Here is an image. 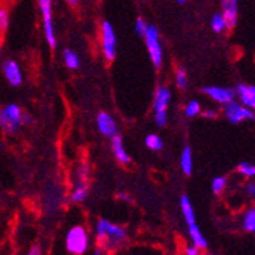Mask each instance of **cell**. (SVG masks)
<instances>
[{
  "instance_id": "24",
  "label": "cell",
  "mask_w": 255,
  "mask_h": 255,
  "mask_svg": "<svg viewBox=\"0 0 255 255\" xmlns=\"http://www.w3.org/2000/svg\"><path fill=\"white\" fill-rule=\"evenodd\" d=\"M238 171L240 172L244 177L253 179V177H255V163H253V162L239 163Z\"/></svg>"
},
{
  "instance_id": "32",
  "label": "cell",
  "mask_w": 255,
  "mask_h": 255,
  "mask_svg": "<svg viewBox=\"0 0 255 255\" xmlns=\"http://www.w3.org/2000/svg\"><path fill=\"white\" fill-rule=\"evenodd\" d=\"M247 191H248V194L252 195L253 199H254V202H255V183L248 184Z\"/></svg>"
},
{
  "instance_id": "5",
  "label": "cell",
  "mask_w": 255,
  "mask_h": 255,
  "mask_svg": "<svg viewBox=\"0 0 255 255\" xmlns=\"http://www.w3.org/2000/svg\"><path fill=\"white\" fill-rule=\"evenodd\" d=\"M171 101V91L166 86H159L154 92L153 110L154 120L158 127L163 128L167 124V108Z\"/></svg>"
},
{
  "instance_id": "13",
  "label": "cell",
  "mask_w": 255,
  "mask_h": 255,
  "mask_svg": "<svg viewBox=\"0 0 255 255\" xmlns=\"http://www.w3.org/2000/svg\"><path fill=\"white\" fill-rule=\"evenodd\" d=\"M236 97L244 106L252 109L255 113V86L254 84L239 83L235 88Z\"/></svg>"
},
{
  "instance_id": "6",
  "label": "cell",
  "mask_w": 255,
  "mask_h": 255,
  "mask_svg": "<svg viewBox=\"0 0 255 255\" xmlns=\"http://www.w3.org/2000/svg\"><path fill=\"white\" fill-rule=\"evenodd\" d=\"M223 115L231 124L238 125L244 122H254L255 113L252 109L244 106L236 100H232L229 104L223 105Z\"/></svg>"
},
{
  "instance_id": "22",
  "label": "cell",
  "mask_w": 255,
  "mask_h": 255,
  "mask_svg": "<svg viewBox=\"0 0 255 255\" xmlns=\"http://www.w3.org/2000/svg\"><path fill=\"white\" fill-rule=\"evenodd\" d=\"M144 143L149 149H152V151H161L163 148L162 138L159 135H157V134H148V135L145 136Z\"/></svg>"
},
{
  "instance_id": "33",
  "label": "cell",
  "mask_w": 255,
  "mask_h": 255,
  "mask_svg": "<svg viewBox=\"0 0 255 255\" xmlns=\"http://www.w3.org/2000/svg\"><path fill=\"white\" fill-rule=\"evenodd\" d=\"M118 198L122 200H129V195L125 194V193H119V194H118Z\"/></svg>"
},
{
  "instance_id": "18",
  "label": "cell",
  "mask_w": 255,
  "mask_h": 255,
  "mask_svg": "<svg viewBox=\"0 0 255 255\" xmlns=\"http://www.w3.org/2000/svg\"><path fill=\"white\" fill-rule=\"evenodd\" d=\"M63 60L64 64L67 65L68 69L76 70L81 67V60L76 51H73L72 49H65L63 51Z\"/></svg>"
},
{
  "instance_id": "21",
  "label": "cell",
  "mask_w": 255,
  "mask_h": 255,
  "mask_svg": "<svg viewBox=\"0 0 255 255\" xmlns=\"http://www.w3.org/2000/svg\"><path fill=\"white\" fill-rule=\"evenodd\" d=\"M211 28H212V31L216 32V33H222V32L226 31L227 29L226 20H225V18H223L222 13L217 12L212 15Z\"/></svg>"
},
{
  "instance_id": "31",
  "label": "cell",
  "mask_w": 255,
  "mask_h": 255,
  "mask_svg": "<svg viewBox=\"0 0 255 255\" xmlns=\"http://www.w3.org/2000/svg\"><path fill=\"white\" fill-rule=\"evenodd\" d=\"M185 255H202V249L195 245H190L185 249Z\"/></svg>"
},
{
  "instance_id": "28",
  "label": "cell",
  "mask_w": 255,
  "mask_h": 255,
  "mask_svg": "<svg viewBox=\"0 0 255 255\" xmlns=\"http://www.w3.org/2000/svg\"><path fill=\"white\" fill-rule=\"evenodd\" d=\"M147 24L148 23L145 22L144 19H143V18H138V19L135 20V27H134V28H135L136 35H139L143 37V35H144V32H145V28H147Z\"/></svg>"
},
{
  "instance_id": "7",
  "label": "cell",
  "mask_w": 255,
  "mask_h": 255,
  "mask_svg": "<svg viewBox=\"0 0 255 255\" xmlns=\"http://www.w3.org/2000/svg\"><path fill=\"white\" fill-rule=\"evenodd\" d=\"M40 6L41 17H42V26H44V33L46 42L51 49L56 47L58 40H56L55 28L52 22V0H37Z\"/></svg>"
},
{
  "instance_id": "30",
  "label": "cell",
  "mask_w": 255,
  "mask_h": 255,
  "mask_svg": "<svg viewBox=\"0 0 255 255\" xmlns=\"http://www.w3.org/2000/svg\"><path fill=\"white\" fill-rule=\"evenodd\" d=\"M26 255H42V249L38 244H35V245H32L31 248L28 249V252L26 253Z\"/></svg>"
},
{
  "instance_id": "36",
  "label": "cell",
  "mask_w": 255,
  "mask_h": 255,
  "mask_svg": "<svg viewBox=\"0 0 255 255\" xmlns=\"http://www.w3.org/2000/svg\"><path fill=\"white\" fill-rule=\"evenodd\" d=\"M186 1H188V0H176V3L179 4V5H184V4H185Z\"/></svg>"
},
{
  "instance_id": "1",
  "label": "cell",
  "mask_w": 255,
  "mask_h": 255,
  "mask_svg": "<svg viewBox=\"0 0 255 255\" xmlns=\"http://www.w3.org/2000/svg\"><path fill=\"white\" fill-rule=\"evenodd\" d=\"M96 244L104 253H111L122 248L128 241V231L120 225L100 218L95 226Z\"/></svg>"
},
{
  "instance_id": "4",
  "label": "cell",
  "mask_w": 255,
  "mask_h": 255,
  "mask_svg": "<svg viewBox=\"0 0 255 255\" xmlns=\"http://www.w3.org/2000/svg\"><path fill=\"white\" fill-rule=\"evenodd\" d=\"M145 46H147L148 54L151 58L152 63L154 67L158 69L162 65L163 61V51H162V45H161V40H159V31L157 29L156 26L153 24H147L144 35Z\"/></svg>"
},
{
  "instance_id": "34",
  "label": "cell",
  "mask_w": 255,
  "mask_h": 255,
  "mask_svg": "<svg viewBox=\"0 0 255 255\" xmlns=\"http://www.w3.org/2000/svg\"><path fill=\"white\" fill-rule=\"evenodd\" d=\"M64 1H67V3L72 6H77L78 5L79 0H64Z\"/></svg>"
},
{
  "instance_id": "11",
  "label": "cell",
  "mask_w": 255,
  "mask_h": 255,
  "mask_svg": "<svg viewBox=\"0 0 255 255\" xmlns=\"http://www.w3.org/2000/svg\"><path fill=\"white\" fill-rule=\"evenodd\" d=\"M221 8L227 29L235 28L239 20V0H221Z\"/></svg>"
},
{
  "instance_id": "8",
  "label": "cell",
  "mask_w": 255,
  "mask_h": 255,
  "mask_svg": "<svg viewBox=\"0 0 255 255\" xmlns=\"http://www.w3.org/2000/svg\"><path fill=\"white\" fill-rule=\"evenodd\" d=\"M101 46L105 59L113 61L118 52V40L115 29L109 20H105L101 24Z\"/></svg>"
},
{
  "instance_id": "14",
  "label": "cell",
  "mask_w": 255,
  "mask_h": 255,
  "mask_svg": "<svg viewBox=\"0 0 255 255\" xmlns=\"http://www.w3.org/2000/svg\"><path fill=\"white\" fill-rule=\"evenodd\" d=\"M111 149H113V153L118 162L122 165H128L130 162V156L125 149L123 136L120 134H116L115 136L111 138Z\"/></svg>"
},
{
  "instance_id": "23",
  "label": "cell",
  "mask_w": 255,
  "mask_h": 255,
  "mask_svg": "<svg viewBox=\"0 0 255 255\" xmlns=\"http://www.w3.org/2000/svg\"><path fill=\"white\" fill-rule=\"evenodd\" d=\"M227 186V179L225 176H216L212 180V191L213 194L221 195Z\"/></svg>"
},
{
  "instance_id": "25",
  "label": "cell",
  "mask_w": 255,
  "mask_h": 255,
  "mask_svg": "<svg viewBox=\"0 0 255 255\" xmlns=\"http://www.w3.org/2000/svg\"><path fill=\"white\" fill-rule=\"evenodd\" d=\"M200 113H202V106H200V104L198 101L191 100V101H189L188 104H186L185 115L188 116V118H194V116L199 115Z\"/></svg>"
},
{
  "instance_id": "26",
  "label": "cell",
  "mask_w": 255,
  "mask_h": 255,
  "mask_svg": "<svg viewBox=\"0 0 255 255\" xmlns=\"http://www.w3.org/2000/svg\"><path fill=\"white\" fill-rule=\"evenodd\" d=\"M175 81H176V86L181 90H185L186 86H188V74L184 69L179 68L176 70V74H175Z\"/></svg>"
},
{
  "instance_id": "2",
  "label": "cell",
  "mask_w": 255,
  "mask_h": 255,
  "mask_svg": "<svg viewBox=\"0 0 255 255\" xmlns=\"http://www.w3.org/2000/svg\"><path fill=\"white\" fill-rule=\"evenodd\" d=\"M90 248V236L87 230L81 225L70 227L65 236V249L73 255H83Z\"/></svg>"
},
{
  "instance_id": "10",
  "label": "cell",
  "mask_w": 255,
  "mask_h": 255,
  "mask_svg": "<svg viewBox=\"0 0 255 255\" xmlns=\"http://www.w3.org/2000/svg\"><path fill=\"white\" fill-rule=\"evenodd\" d=\"M96 123H97V129L100 133L106 138H113L116 134H119V127L116 124L115 119L106 111L99 113Z\"/></svg>"
},
{
  "instance_id": "16",
  "label": "cell",
  "mask_w": 255,
  "mask_h": 255,
  "mask_svg": "<svg viewBox=\"0 0 255 255\" xmlns=\"http://www.w3.org/2000/svg\"><path fill=\"white\" fill-rule=\"evenodd\" d=\"M188 232L193 245H195V247H198L202 250H206L208 248V241H207L206 236L203 235V232L200 231L199 226H198L197 223L191 225V226H188Z\"/></svg>"
},
{
  "instance_id": "35",
  "label": "cell",
  "mask_w": 255,
  "mask_h": 255,
  "mask_svg": "<svg viewBox=\"0 0 255 255\" xmlns=\"http://www.w3.org/2000/svg\"><path fill=\"white\" fill-rule=\"evenodd\" d=\"M93 255H105V253L102 252L101 249H99V248H97V249H96V252H95V254Z\"/></svg>"
},
{
  "instance_id": "12",
  "label": "cell",
  "mask_w": 255,
  "mask_h": 255,
  "mask_svg": "<svg viewBox=\"0 0 255 255\" xmlns=\"http://www.w3.org/2000/svg\"><path fill=\"white\" fill-rule=\"evenodd\" d=\"M3 73L6 82H8L10 86H13V87H18V86H20L22 82H23V74H22L19 64L15 60L8 59V60L4 61Z\"/></svg>"
},
{
  "instance_id": "17",
  "label": "cell",
  "mask_w": 255,
  "mask_h": 255,
  "mask_svg": "<svg viewBox=\"0 0 255 255\" xmlns=\"http://www.w3.org/2000/svg\"><path fill=\"white\" fill-rule=\"evenodd\" d=\"M180 166L183 170L184 174L186 176H190L193 172V152L189 145H186L181 152V157H180Z\"/></svg>"
},
{
  "instance_id": "19",
  "label": "cell",
  "mask_w": 255,
  "mask_h": 255,
  "mask_svg": "<svg viewBox=\"0 0 255 255\" xmlns=\"http://www.w3.org/2000/svg\"><path fill=\"white\" fill-rule=\"evenodd\" d=\"M88 194V185L86 181H78L73 190L72 195H70V202L72 203H79V202H83L86 199Z\"/></svg>"
},
{
  "instance_id": "38",
  "label": "cell",
  "mask_w": 255,
  "mask_h": 255,
  "mask_svg": "<svg viewBox=\"0 0 255 255\" xmlns=\"http://www.w3.org/2000/svg\"><path fill=\"white\" fill-rule=\"evenodd\" d=\"M0 116H1V108H0Z\"/></svg>"
},
{
  "instance_id": "20",
  "label": "cell",
  "mask_w": 255,
  "mask_h": 255,
  "mask_svg": "<svg viewBox=\"0 0 255 255\" xmlns=\"http://www.w3.org/2000/svg\"><path fill=\"white\" fill-rule=\"evenodd\" d=\"M241 226L247 232L255 234V207L248 209L241 218Z\"/></svg>"
},
{
  "instance_id": "3",
  "label": "cell",
  "mask_w": 255,
  "mask_h": 255,
  "mask_svg": "<svg viewBox=\"0 0 255 255\" xmlns=\"http://www.w3.org/2000/svg\"><path fill=\"white\" fill-rule=\"evenodd\" d=\"M24 113L19 105L9 104L5 108L1 109V116H0V125L4 130L9 134H15L24 125Z\"/></svg>"
},
{
  "instance_id": "29",
  "label": "cell",
  "mask_w": 255,
  "mask_h": 255,
  "mask_svg": "<svg viewBox=\"0 0 255 255\" xmlns=\"http://www.w3.org/2000/svg\"><path fill=\"white\" fill-rule=\"evenodd\" d=\"M203 118L206 119H217L218 118V111L215 110V109H208V110H204L202 113Z\"/></svg>"
},
{
  "instance_id": "9",
  "label": "cell",
  "mask_w": 255,
  "mask_h": 255,
  "mask_svg": "<svg viewBox=\"0 0 255 255\" xmlns=\"http://www.w3.org/2000/svg\"><path fill=\"white\" fill-rule=\"evenodd\" d=\"M202 93H204L207 97L221 105H226L236 99L235 90L221 87V86H206V87L202 88Z\"/></svg>"
},
{
  "instance_id": "37",
  "label": "cell",
  "mask_w": 255,
  "mask_h": 255,
  "mask_svg": "<svg viewBox=\"0 0 255 255\" xmlns=\"http://www.w3.org/2000/svg\"><path fill=\"white\" fill-rule=\"evenodd\" d=\"M0 52H1V42H0Z\"/></svg>"
},
{
  "instance_id": "15",
  "label": "cell",
  "mask_w": 255,
  "mask_h": 255,
  "mask_svg": "<svg viewBox=\"0 0 255 255\" xmlns=\"http://www.w3.org/2000/svg\"><path fill=\"white\" fill-rule=\"evenodd\" d=\"M180 208H181V213H183V217L188 226H191V225L197 223L194 207H193L190 199L186 195H183L181 199H180Z\"/></svg>"
},
{
  "instance_id": "27",
  "label": "cell",
  "mask_w": 255,
  "mask_h": 255,
  "mask_svg": "<svg viewBox=\"0 0 255 255\" xmlns=\"http://www.w3.org/2000/svg\"><path fill=\"white\" fill-rule=\"evenodd\" d=\"M9 27V14L5 8H0V33L6 32Z\"/></svg>"
}]
</instances>
